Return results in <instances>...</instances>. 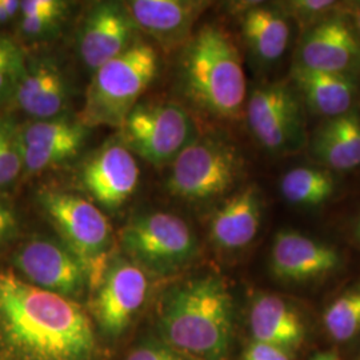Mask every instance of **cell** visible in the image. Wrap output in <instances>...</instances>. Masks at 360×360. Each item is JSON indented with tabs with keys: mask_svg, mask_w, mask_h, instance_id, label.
Returning a JSON list of instances; mask_svg holds the SVG:
<instances>
[{
	"mask_svg": "<svg viewBox=\"0 0 360 360\" xmlns=\"http://www.w3.org/2000/svg\"><path fill=\"white\" fill-rule=\"evenodd\" d=\"M95 291L92 315L104 334L115 338L142 309L148 292L147 275L127 257H114Z\"/></svg>",
	"mask_w": 360,
	"mask_h": 360,
	"instance_id": "11",
	"label": "cell"
},
{
	"mask_svg": "<svg viewBox=\"0 0 360 360\" xmlns=\"http://www.w3.org/2000/svg\"><path fill=\"white\" fill-rule=\"evenodd\" d=\"M179 79L184 96L207 115L236 120L245 112V70L223 27L205 25L193 34L180 56Z\"/></svg>",
	"mask_w": 360,
	"mask_h": 360,
	"instance_id": "3",
	"label": "cell"
},
{
	"mask_svg": "<svg viewBox=\"0 0 360 360\" xmlns=\"http://www.w3.org/2000/svg\"><path fill=\"white\" fill-rule=\"evenodd\" d=\"M90 129L79 119L60 116L34 120L19 127L23 169L39 174L77 156L86 144Z\"/></svg>",
	"mask_w": 360,
	"mask_h": 360,
	"instance_id": "15",
	"label": "cell"
},
{
	"mask_svg": "<svg viewBox=\"0 0 360 360\" xmlns=\"http://www.w3.org/2000/svg\"><path fill=\"white\" fill-rule=\"evenodd\" d=\"M324 327L336 342H348L360 333V292L340 296L323 316Z\"/></svg>",
	"mask_w": 360,
	"mask_h": 360,
	"instance_id": "26",
	"label": "cell"
},
{
	"mask_svg": "<svg viewBox=\"0 0 360 360\" xmlns=\"http://www.w3.org/2000/svg\"><path fill=\"white\" fill-rule=\"evenodd\" d=\"M20 1L19 0H0V27L7 26L19 18Z\"/></svg>",
	"mask_w": 360,
	"mask_h": 360,
	"instance_id": "33",
	"label": "cell"
},
{
	"mask_svg": "<svg viewBox=\"0 0 360 360\" xmlns=\"http://www.w3.org/2000/svg\"><path fill=\"white\" fill-rule=\"evenodd\" d=\"M312 360H340L335 354L333 352H322V354H318L315 355Z\"/></svg>",
	"mask_w": 360,
	"mask_h": 360,
	"instance_id": "35",
	"label": "cell"
},
{
	"mask_svg": "<svg viewBox=\"0 0 360 360\" xmlns=\"http://www.w3.org/2000/svg\"><path fill=\"white\" fill-rule=\"evenodd\" d=\"M338 3L330 0H294L285 3L283 13L295 18L296 22L303 28L321 23L324 19L336 13Z\"/></svg>",
	"mask_w": 360,
	"mask_h": 360,
	"instance_id": "29",
	"label": "cell"
},
{
	"mask_svg": "<svg viewBox=\"0 0 360 360\" xmlns=\"http://www.w3.org/2000/svg\"><path fill=\"white\" fill-rule=\"evenodd\" d=\"M352 18H354V22H355L356 32L359 34L360 37V3H358V4L354 7V11H352Z\"/></svg>",
	"mask_w": 360,
	"mask_h": 360,
	"instance_id": "34",
	"label": "cell"
},
{
	"mask_svg": "<svg viewBox=\"0 0 360 360\" xmlns=\"http://www.w3.org/2000/svg\"><path fill=\"white\" fill-rule=\"evenodd\" d=\"M254 340L294 352L306 339V326L287 300L272 294L255 296L248 314Z\"/></svg>",
	"mask_w": 360,
	"mask_h": 360,
	"instance_id": "21",
	"label": "cell"
},
{
	"mask_svg": "<svg viewBox=\"0 0 360 360\" xmlns=\"http://www.w3.org/2000/svg\"><path fill=\"white\" fill-rule=\"evenodd\" d=\"M13 102L34 120L65 116L70 86L63 68L50 56L27 58Z\"/></svg>",
	"mask_w": 360,
	"mask_h": 360,
	"instance_id": "18",
	"label": "cell"
},
{
	"mask_svg": "<svg viewBox=\"0 0 360 360\" xmlns=\"http://www.w3.org/2000/svg\"><path fill=\"white\" fill-rule=\"evenodd\" d=\"M158 72L159 55L154 46L136 40L127 51L92 74L79 120L89 129H120Z\"/></svg>",
	"mask_w": 360,
	"mask_h": 360,
	"instance_id": "4",
	"label": "cell"
},
{
	"mask_svg": "<svg viewBox=\"0 0 360 360\" xmlns=\"http://www.w3.org/2000/svg\"><path fill=\"white\" fill-rule=\"evenodd\" d=\"M263 196L257 184L232 193L210 219V238L219 250L238 251L250 245L259 232Z\"/></svg>",
	"mask_w": 360,
	"mask_h": 360,
	"instance_id": "19",
	"label": "cell"
},
{
	"mask_svg": "<svg viewBox=\"0 0 360 360\" xmlns=\"http://www.w3.org/2000/svg\"><path fill=\"white\" fill-rule=\"evenodd\" d=\"M245 114L252 136L272 154H291L304 146L302 105L290 84L275 82L257 86L247 98Z\"/></svg>",
	"mask_w": 360,
	"mask_h": 360,
	"instance_id": "9",
	"label": "cell"
},
{
	"mask_svg": "<svg viewBox=\"0 0 360 360\" xmlns=\"http://www.w3.org/2000/svg\"><path fill=\"white\" fill-rule=\"evenodd\" d=\"M141 171L134 154L119 141L107 142L82 166L80 183L91 202L102 211L124 206L139 184Z\"/></svg>",
	"mask_w": 360,
	"mask_h": 360,
	"instance_id": "12",
	"label": "cell"
},
{
	"mask_svg": "<svg viewBox=\"0 0 360 360\" xmlns=\"http://www.w3.org/2000/svg\"><path fill=\"white\" fill-rule=\"evenodd\" d=\"M281 191L295 206H321L334 195L335 180L321 168H292L281 180Z\"/></svg>",
	"mask_w": 360,
	"mask_h": 360,
	"instance_id": "24",
	"label": "cell"
},
{
	"mask_svg": "<svg viewBox=\"0 0 360 360\" xmlns=\"http://www.w3.org/2000/svg\"><path fill=\"white\" fill-rule=\"evenodd\" d=\"M124 257L146 274L167 276L187 267L199 245L190 224L165 211H147L129 219L119 235Z\"/></svg>",
	"mask_w": 360,
	"mask_h": 360,
	"instance_id": "7",
	"label": "cell"
},
{
	"mask_svg": "<svg viewBox=\"0 0 360 360\" xmlns=\"http://www.w3.org/2000/svg\"><path fill=\"white\" fill-rule=\"evenodd\" d=\"M270 360H292V352L290 351H282L281 354H278L276 356H274Z\"/></svg>",
	"mask_w": 360,
	"mask_h": 360,
	"instance_id": "36",
	"label": "cell"
},
{
	"mask_svg": "<svg viewBox=\"0 0 360 360\" xmlns=\"http://www.w3.org/2000/svg\"><path fill=\"white\" fill-rule=\"evenodd\" d=\"M38 202L59 240L84 264L95 290L111 260L112 229L105 214L90 199L59 190L39 193Z\"/></svg>",
	"mask_w": 360,
	"mask_h": 360,
	"instance_id": "6",
	"label": "cell"
},
{
	"mask_svg": "<svg viewBox=\"0 0 360 360\" xmlns=\"http://www.w3.org/2000/svg\"><path fill=\"white\" fill-rule=\"evenodd\" d=\"M124 3L99 1L86 13L77 38V53L94 74L102 65L127 51L138 40Z\"/></svg>",
	"mask_w": 360,
	"mask_h": 360,
	"instance_id": "13",
	"label": "cell"
},
{
	"mask_svg": "<svg viewBox=\"0 0 360 360\" xmlns=\"http://www.w3.org/2000/svg\"><path fill=\"white\" fill-rule=\"evenodd\" d=\"M282 351H285V349L272 346L269 343L254 340L245 349L243 360H270L274 356H276L278 354H281Z\"/></svg>",
	"mask_w": 360,
	"mask_h": 360,
	"instance_id": "32",
	"label": "cell"
},
{
	"mask_svg": "<svg viewBox=\"0 0 360 360\" xmlns=\"http://www.w3.org/2000/svg\"><path fill=\"white\" fill-rule=\"evenodd\" d=\"M288 16L279 7L252 6L242 15L245 46L259 65H274L287 51L291 39Z\"/></svg>",
	"mask_w": 360,
	"mask_h": 360,
	"instance_id": "22",
	"label": "cell"
},
{
	"mask_svg": "<svg viewBox=\"0 0 360 360\" xmlns=\"http://www.w3.org/2000/svg\"><path fill=\"white\" fill-rule=\"evenodd\" d=\"M311 153L322 165L336 171L360 166V114L349 111L327 119L311 139Z\"/></svg>",
	"mask_w": 360,
	"mask_h": 360,
	"instance_id": "23",
	"label": "cell"
},
{
	"mask_svg": "<svg viewBox=\"0 0 360 360\" xmlns=\"http://www.w3.org/2000/svg\"><path fill=\"white\" fill-rule=\"evenodd\" d=\"M70 3L63 0L20 1L19 32L26 40L38 41L55 35L65 20Z\"/></svg>",
	"mask_w": 360,
	"mask_h": 360,
	"instance_id": "25",
	"label": "cell"
},
{
	"mask_svg": "<svg viewBox=\"0 0 360 360\" xmlns=\"http://www.w3.org/2000/svg\"><path fill=\"white\" fill-rule=\"evenodd\" d=\"M20 227L16 207L6 196L0 195V248L11 243Z\"/></svg>",
	"mask_w": 360,
	"mask_h": 360,
	"instance_id": "31",
	"label": "cell"
},
{
	"mask_svg": "<svg viewBox=\"0 0 360 360\" xmlns=\"http://www.w3.org/2000/svg\"><path fill=\"white\" fill-rule=\"evenodd\" d=\"M0 349L7 360H96L98 343L77 302L0 270Z\"/></svg>",
	"mask_w": 360,
	"mask_h": 360,
	"instance_id": "1",
	"label": "cell"
},
{
	"mask_svg": "<svg viewBox=\"0 0 360 360\" xmlns=\"http://www.w3.org/2000/svg\"><path fill=\"white\" fill-rule=\"evenodd\" d=\"M158 330L169 347L200 360H226L232 342L233 300L214 274L193 276L165 291Z\"/></svg>",
	"mask_w": 360,
	"mask_h": 360,
	"instance_id": "2",
	"label": "cell"
},
{
	"mask_svg": "<svg viewBox=\"0 0 360 360\" xmlns=\"http://www.w3.org/2000/svg\"><path fill=\"white\" fill-rule=\"evenodd\" d=\"M243 171V156L233 143L217 135L199 136L171 163L166 187L179 200L203 205L231 193Z\"/></svg>",
	"mask_w": 360,
	"mask_h": 360,
	"instance_id": "5",
	"label": "cell"
},
{
	"mask_svg": "<svg viewBox=\"0 0 360 360\" xmlns=\"http://www.w3.org/2000/svg\"><path fill=\"white\" fill-rule=\"evenodd\" d=\"M199 136L193 116L180 104L139 102L120 126L117 141L132 154L160 167L171 165Z\"/></svg>",
	"mask_w": 360,
	"mask_h": 360,
	"instance_id": "8",
	"label": "cell"
},
{
	"mask_svg": "<svg viewBox=\"0 0 360 360\" xmlns=\"http://www.w3.org/2000/svg\"><path fill=\"white\" fill-rule=\"evenodd\" d=\"M342 264L339 251L300 232L279 231L270 252L271 274L284 283H309L327 278Z\"/></svg>",
	"mask_w": 360,
	"mask_h": 360,
	"instance_id": "16",
	"label": "cell"
},
{
	"mask_svg": "<svg viewBox=\"0 0 360 360\" xmlns=\"http://www.w3.org/2000/svg\"><path fill=\"white\" fill-rule=\"evenodd\" d=\"M126 360H188L165 342L146 340L134 348Z\"/></svg>",
	"mask_w": 360,
	"mask_h": 360,
	"instance_id": "30",
	"label": "cell"
},
{
	"mask_svg": "<svg viewBox=\"0 0 360 360\" xmlns=\"http://www.w3.org/2000/svg\"><path fill=\"white\" fill-rule=\"evenodd\" d=\"M23 171L19 127L0 117V188L11 184Z\"/></svg>",
	"mask_w": 360,
	"mask_h": 360,
	"instance_id": "28",
	"label": "cell"
},
{
	"mask_svg": "<svg viewBox=\"0 0 360 360\" xmlns=\"http://www.w3.org/2000/svg\"><path fill=\"white\" fill-rule=\"evenodd\" d=\"M26 62V52L18 41L0 32V107L13 102Z\"/></svg>",
	"mask_w": 360,
	"mask_h": 360,
	"instance_id": "27",
	"label": "cell"
},
{
	"mask_svg": "<svg viewBox=\"0 0 360 360\" xmlns=\"http://www.w3.org/2000/svg\"><path fill=\"white\" fill-rule=\"evenodd\" d=\"M291 80L314 114L327 119L352 111L359 87L355 77L311 70L294 63Z\"/></svg>",
	"mask_w": 360,
	"mask_h": 360,
	"instance_id": "20",
	"label": "cell"
},
{
	"mask_svg": "<svg viewBox=\"0 0 360 360\" xmlns=\"http://www.w3.org/2000/svg\"><path fill=\"white\" fill-rule=\"evenodd\" d=\"M136 30L147 34L167 51L186 46L206 1L132 0L124 3Z\"/></svg>",
	"mask_w": 360,
	"mask_h": 360,
	"instance_id": "17",
	"label": "cell"
},
{
	"mask_svg": "<svg viewBox=\"0 0 360 360\" xmlns=\"http://www.w3.org/2000/svg\"><path fill=\"white\" fill-rule=\"evenodd\" d=\"M13 263L28 283L77 302L90 288L84 264L59 239L34 236L13 252Z\"/></svg>",
	"mask_w": 360,
	"mask_h": 360,
	"instance_id": "10",
	"label": "cell"
},
{
	"mask_svg": "<svg viewBox=\"0 0 360 360\" xmlns=\"http://www.w3.org/2000/svg\"><path fill=\"white\" fill-rule=\"evenodd\" d=\"M355 233H356V236H358V239H359L360 242V218L358 219V221H356V226H355Z\"/></svg>",
	"mask_w": 360,
	"mask_h": 360,
	"instance_id": "37",
	"label": "cell"
},
{
	"mask_svg": "<svg viewBox=\"0 0 360 360\" xmlns=\"http://www.w3.org/2000/svg\"><path fill=\"white\" fill-rule=\"evenodd\" d=\"M295 63L324 72L355 77L360 72V37L336 13L306 30Z\"/></svg>",
	"mask_w": 360,
	"mask_h": 360,
	"instance_id": "14",
	"label": "cell"
}]
</instances>
